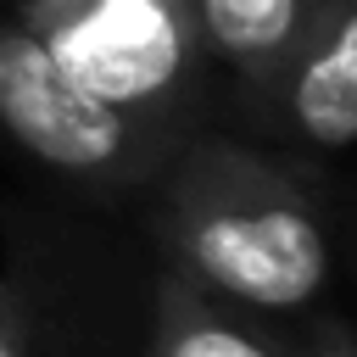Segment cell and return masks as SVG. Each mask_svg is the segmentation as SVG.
<instances>
[{"label":"cell","mask_w":357,"mask_h":357,"mask_svg":"<svg viewBox=\"0 0 357 357\" xmlns=\"http://www.w3.org/2000/svg\"><path fill=\"white\" fill-rule=\"evenodd\" d=\"M184 6L223 112L284 61V50L301 39V28L318 17L324 0H184Z\"/></svg>","instance_id":"6"},{"label":"cell","mask_w":357,"mask_h":357,"mask_svg":"<svg viewBox=\"0 0 357 357\" xmlns=\"http://www.w3.org/2000/svg\"><path fill=\"white\" fill-rule=\"evenodd\" d=\"M151 268L218 307L290 324L324 301L340 245V190L324 162L229 128L190 134L134 201Z\"/></svg>","instance_id":"1"},{"label":"cell","mask_w":357,"mask_h":357,"mask_svg":"<svg viewBox=\"0 0 357 357\" xmlns=\"http://www.w3.org/2000/svg\"><path fill=\"white\" fill-rule=\"evenodd\" d=\"M11 17L100 106L173 139L218 128V84L184 0H17Z\"/></svg>","instance_id":"2"},{"label":"cell","mask_w":357,"mask_h":357,"mask_svg":"<svg viewBox=\"0 0 357 357\" xmlns=\"http://www.w3.org/2000/svg\"><path fill=\"white\" fill-rule=\"evenodd\" d=\"M340 234H346V245H351V262H357V195L340 206Z\"/></svg>","instance_id":"9"},{"label":"cell","mask_w":357,"mask_h":357,"mask_svg":"<svg viewBox=\"0 0 357 357\" xmlns=\"http://www.w3.org/2000/svg\"><path fill=\"white\" fill-rule=\"evenodd\" d=\"M11 257L0 273V357H95L89 335H123L139 340L145 307L134 312V296H112L106 251H89L95 240H78L61 218L39 206H6L0 212Z\"/></svg>","instance_id":"4"},{"label":"cell","mask_w":357,"mask_h":357,"mask_svg":"<svg viewBox=\"0 0 357 357\" xmlns=\"http://www.w3.org/2000/svg\"><path fill=\"white\" fill-rule=\"evenodd\" d=\"M218 128L296 156H340L357 145V0H324L284 61L218 112Z\"/></svg>","instance_id":"5"},{"label":"cell","mask_w":357,"mask_h":357,"mask_svg":"<svg viewBox=\"0 0 357 357\" xmlns=\"http://www.w3.org/2000/svg\"><path fill=\"white\" fill-rule=\"evenodd\" d=\"M284 329V351L290 357H357V329L335 312V307H307L301 318L279 324Z\"/></svg>","instance_id":"8"},{"label":"cell","mask_w":357,"mask_h":357,"mask_svg":"<svg viewBox=\"0 0 357 357\" xmlns=\"http://www.w3.org/2000/svg\"><path fill=\"white\" fill-rule=\"evenodd\" d=\"M128 357H290V351H284L279 324L218 307L201 290H190L184 279L151 268L145 329Z\"/></svg>","instance_id":"7"},{"label":"cell","mask_w":357,"mask_h":357,"mask_svg":"<svg viewBox=\"0 0 357 357\" xmlns=\"http://www.w3.org/2000/svg\"><path fill=\"white\" fill-rule=\"evenodd\" d=\"M0 139L95 212H134L139 190L184 145L84 95L17 17H0Z\"/></svg>","instance_id":"3"}]
</instances>
